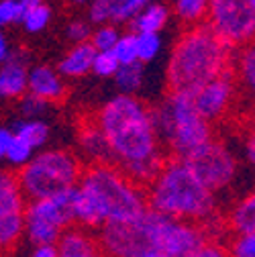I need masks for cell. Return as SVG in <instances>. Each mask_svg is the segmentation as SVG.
<instances>
[{
	"label": "cell",
	"mask_w": 255,
	"mask_h": 257,
	"mask_svg": "<svg viewBox=\"0 0 255 257\" xmlns=\"http://www.w3.org/2000/svg\"><path fill=\"white\" fill-rule=\"evenodd\" d=\"M94 122L106 137L112 166L137 186L147 188L166 164L149 106L137 96L116 94L100 106Z\"/></svg>",
	"instance_id": "6da1fadb"
},
{
	"label": "cell",
	"mask_w": 255,
	"mask_h": 257,
	"mask_svg": "<svg viewBox=\"0 0 255 257\" xmlns=\"http://www.w3.org/2000/svg\"><path fill=\"white\" fill-rule=\"evenodd\" d=\"M147 210L145 190L112 164H92L78 180L74 224L100 229L106 222L131 220Z\"/></svg>",
	"instance_id": "7a4b0ae2"
},
{
	"label": "cell",
	"mask_w": 255,
	"mask_h": 257,
	"mask_svg": "<svg viewBox=\"0 0 255 257\" xmlns=\"http://www.w3.org/2000/svg\"><path fill=\"white\" fill-rule=\"evenodd\" d=\"M147 208L178 220L192 222L204 231L216 220V194L210 192L182 159H166L147 186Z\"/></svg>",
	"instance_id": "3957f363"
},
{
	"label": "cell",
	"mask_w": 255,
	"mask_h": 257,
	"mask_svg": "<svg viewBox=\"0 0 255 257\" xmlns=\"http://www.w3.org/2000/svg\"><path fill=\"white\" fill-rule=\"evenodd\" d=\"M227 70H231V47L222 43L208 25H196L174 45L166 76L170 92L194 94Z\"/></svg>",
	"instance_id": "277c9868"
},
{
	"label": "cell",
	"mask_w": 255,
	"mask_h": 257,
	"mask_svg": "<svg viewBox=\"0 0 255 257\" xmlns=\"http://www.w3.org/2000/svg\"><path fill=\"white\" fill-rule=\"evenodd\" d=\"M151 110V122L159 143H164L174 159H188L212 139V126L206 122L192 100V94L170 92V96Z\"/></svg>",
	"instance_id": "5b68a950"
},
{
	"label": "cell",
	"mask_w": 255,
	"mask_h": 257,
	"mask_svg": "<svg viewBox=\"0 0 255 257\" xmlns=\"http://www.w3.org/2000/svg\"><path fill=\"white\" fill-rule=\"evenodd\" d=\"M82 172L80 157L70 149H41L21 168L17 182L27 202H31L76 188Z\"/></svg>",
	"instance_id": "8992f818"
},
{
	"label": "cell",
	"mask_w": 255,
	"mask_h": 257,
	"mask_svg": "<svg viewBox=\"0 0 255 257\" xmlns=\"http://www.w3.org/2000/svg\"><path fill=\"white\" fill-rule=\"evenodd\" d=\"M74 196L76 188H68L27 202L23 235L31 245H55L63 231L74 227Z\"/></svg>",
	"instance_id": "52a82bcc"
},
{
	"label": "cell",
	"mask_w": 255,
	"mask_h": 257,
	"mask_svg": "<svg viewBox=\"0 0 255 257\" xmlns=\"http://www.w3.org/2000/svg\"><path fill=\"white\" fill-rule=\"evenodd\" d=\"M208 27L231 49L249 45L255 35V0H210Z\"/></svg>",
	"instance_id": "ba28073f"
},
{
	"label": "cell",
	"mask_w": 255,
	"mask_h": 257,
	"mask_svg": "<svg viewBox=\"0 0 255 257\" xmlns=\"http://www.w3.org/2000/svg\"><path fill=\"white\" fill-rule=\"evenodd\" d=\"M184 162L194 172V176L214 194L229 188L235 182L239 172V164L233 151L222 141H216V139H210L208 143H204L198 151H194Z\"/></svg>",
	"instance_id": "9c48e42d"
},
{
	"label": "cell",
	"mask_w": 255,
	"mask_h": 257,
	"mask_svg": "<svg viewBox=\"0 0 255 257\" xmlns=\"http://www.w3.org/2000/svg\"><path fill=\"white\" fill-rule=\"evenodd\" d=\"M96 241L104 257H137L149 247V208L131 220L102 224Z\"/></svg>",
	"instance_id": "30bf717a"
},
{
	"label": "cell",
	"mask_w": 255,
	"mask_h": 257,
	"mask_svg": "<svg viewBox=\"0 0 255 257\" xmlns=\"http://www.w3.org/2000/svg\"><path fill=\"white\" fill-rule=\"evenodd\" d=\"M27 198L23 196L17 176L0 172V255L17 247L23 237Z\"/></svg>",
	"instance_id": "8fae6325"
},
{
	"label": "cell",
	"mask_w": 255,
	"mask_h": 257,
	"mask_svg": "<svg viewBox=\"0 0 255 257\" xmlns=\"http://www.w3.org/2000/svg\"><path fill=\"white\" fill-rule=\"evenodd\" d=\"M235 94H237L235 74H233V70H227L225 74H220L218 78H214L208 84H204L202 88H198L192 94V100H194L198 114L206 122H214L229 112V108L235 100Z\"/></svg>",
	"instance_id": "7c38bea8"
},
{
	"label": "cell",
	"mask_w": 255,
	"mask_h": 257,
	"mask_svg": "<svg viewBox=\"0 0 255 257\" xmlns=\"http://www.w3.org/2000/svg\"><path fill=\"white\" fill-rule=\"evenodd\" d=\"M31 53L25 47L13 49L9 59L0 66V100H19L27 94Z\"/></svg>",
	"instance_id": "4fadbf2b"
},
{
	"label": "cell",
	"mask_w": 255,
	"mask_h": 257,
	"mask_svg": "<svg viewBox=\"0 0 255 257\" xmlns=\"http://www.w3.org/2000/svg\"><path fill=\"white\" fill-rule=\"evenodd\" d=\"M27 94L45 100L47 104L59 102V100H63V96H66V82L57 74L55 68L47 66V63H39V66L29 68Z\"/></svg>",
	"instance_id": "5bb4252c"
},
{
	"label": "cell",
	"mask_w": 255,
	"mask_h": 257,
	"mask_svg": "<svg viewBox=\"0 0 255 257\" xmlns=\"http://www.w3.org/2000/svg\"><path fill=\"white\" fill-rule=\"evenodd\" d=\"M78 145H80L82 155L90 159V164H112V155H110L106 137L102 135L98 124L94 122V118L80 126Z\"/></svg>",
	"instance_id": "9a60e30c"
},
{
	"label": "cell",
	"mask_w": 255,
	"mask_h": 257,
	"mask_svg": "<svg viewBox=\"0 0 255 257\" xmlns=\"http://www.w3.org/2000/svg\"><path fill=\"white\" fill-rule=\"evenodd\" d=\"M94 47L90 43H80L74 45L66 55H63L57 63V74L61 78H70V80H78L90 74L92 70V59H94Z\"/></svg>",
	"instance_id": "2e32d148"
},
{
	"label": "cell",
	"mask_w": 255,
	"mask_h": 257,
	"mask_svg": "<svg viewBox=\"0 0 255 257\" xmlns=\"http://www.w3.org/2000/svg\"><path fill=\"white\" fill-rule=\"evenodd\" d=\"M170 23V9L162 3H149L131 19V33H159Z\"/></svg>",
	"instance_id": "e0dca14e"
},
{
	"label": "cell",
	"mask_w": 255,
	"mask_h": 257,
	"mask_svg": "<svg viewBox=\"0 0 255 257\" xmlns=\"http://www.w3.org/2000/svg\"><path fill=\"white\" fill-rule=\"evenodd\" d=\"M11 131L15 137H19L27 145H31L35 151H41L49 141L51 126L43 118H19L11 126Z\"/></svg>",
	"instance_id": "ac0fdd59"
},
{
	"label": "cell",
	"mask_w": 255,
	"mask_h": 257,
	"mask_svg": "<svg viewBox=\"0 0 255 257\" xmlns=\"http://www.w3.org/2000/svg\"><path fill=\"white\" fill-rule=\"evenodd\" d=\"M229 224L235 231V235H255V196L253 194H247L233 206L229 214Z\"/></svg>",
	"instance_id": "d6986e66"
},
{
	"label": "cell",
	"mask_w": 255,
	"mask_h": 257,
	"mask_svg": "<svg viewBox=\"0 0 255 257\" xmlns=\"http://www.w3.org/2000/svg\"><path fill=\"white\" fill-rule=\"evenodd\" d=\"M114 86L118 90V94H129L135 96L145 80V66L141 61H133V63H124V66H118V70L112 76Z\"/></svg>",
	"instance_id": "ffe728a7"
},
{
	"label": "cell",
	"mask_w": 255,
	"mask_h": 257,
	"mask_svg": "<svg viewBox=\"0 0 255 257\" xmlns=\"http://www.w3.org/2000/svg\"><path fill=\"white\" fill-rule=\"evenodd\" d=\"M153 0H106L108 7V23L112 25H124L131 23V19Z\"/></svg>",
	"instance_id": "44dd1931"
},
{
	"label": "cell",
	"mask_w": 255,
	"mask_h": 257,
	"mask_svg": "<svg viewBox=\"0 0 255 257\" xmlns=\"http://www.w3.org/2000/svg\"><path fill=\"white\" fill-rule=\"evenodd\" d=\"M51 19H53V11H51L49 5L43 3V5H39V7H35V9L23 13L21 25H23V29H25V33L37 35V33H43V31L49 27Z\"/></svg>",
	"instance_id": "7402d4cb"
},
{
	"label": "cell",
	"mask_w": 255,
	"mask_h": 257,
	"mask_svg": "<svg viewBox=\"0 0 255 257\" xmlns=\"http://www.w3.org/2000/svg\"><path fill=\"white\" fill-rule=\"evenodd\" d=\"M210 0H174V13L188 25H198L206 19Z\"/></svg>",
	"instance_id": "603a6c76"
},
{
	"label": "cell",
	"mask_w": 255,
	"mask_h": 257,
	"mask_svg": "<svg viewBox=\"0 0 255 257\" xmlns=\"http://www.w3.org/2000/svg\"><path fill=\"white\" fill-rule=\"evenodd\" d=\"M162 37L159 33H135V47H137V61L143 66L153 61L162 51Z\"/></svg>",
	"instance_id": "cb8c5ba5"
},
{
	"label": "cell",
	"mask_w": 255,
	"mask_h": 257,
	"mask_svg": "<svg viewBox=\"0 0 255 257\" xmlns=\"http://www.w3.org/2000/svg\"><path fill=\"white\" fill-rule=\"evenodd\" d=\"M118 37H120L118 27L112 23H104V25H96L92 29L88 43L94 47V51H110Z\"/></svg>",
	"instance_id": "d4e9b609"
},
{
	"label": "cell",
	"mask_w": 255,
	"mask_h": 257,
	"mask_svg": "<svg viewBox=\"0 0 255 257\" xmlns=\"http://www.w3.org/2000/svg\"><path fill=\"white\" fill-rule=\"evenodd\" d=\"M37 151L31 147V145H27L25 141H21L19 137H15L13 135V141H11V145H9V149H7V155H5V162L9 164V166H13V168H23V166H27L29 164V159L33 157Z\"/></svg>",
	"instance_id": "484cf974"
},
{
	"label": "cell",
	"mask_w": 255,
	"mask_h": 257,
	"mask_svg": "<svg viewBox=\"0 0 255 257\" xmlns=\"http://www.w3.org/2000/svg\"><path fill=\"white\" fill-rule=\"evenodd\" d=\"M237 72H239L241 82L253 92V88H255V49H253V45H247L239 53V57H237Z\"/></svg>",
	"instance_id": "4316f807"
},
{
	"label": "cell",
	"mask_w": 255,
	"mask_h": 257,
	"mask_svg": "<svg viewBox=\"0 0 255 257\" xmlns=\"http://www.w3.org/2000/svg\"><path fill=\"white\" fill-rule=\"evenodd\" d=\"M110 51H112V55L116 57L118 66H124V63H133V61H137L135 33H124V35H120Z\"/></svg>",
	"instance_id": "83f0119b"
},
{
	"label": "cell",
	"mask_w": 255,
	"mask_h": 257,
	"mask_svg": "<svg viewBox=\"0 0 255 257\" xmlns=\"http://www.w3.org/2000/svg\"><path fill=\"white\" fill-rule=\"evenodd\" d=\"M118 70V61L112 55V51H96L92 59V74L98 78H112Z\"/></svg>",
	"instance_id": "f1b7e54d"
},
{
	"label": "cell",
	"mask_w": 255,
	"mask_h": 257,
	"mask_svg": "<svg viewBox=\"0 0 255 257\" xmlns=\"http://www.w3.org/2000/svg\"><path fill=\"white\" fill-rule=\"evenodd\" d=\"M49 104L41 98H35L31 94H23L19 98V110L23 114V118H41L47 112Z\"/></svg>",
	"instance_id": "f546056e"
},
{
	"label": "cell",
	"mask_w": 255,
	"mask_h": 257,
	"mask_svg": "<svg viewBox=\"0 0 255 257\" xmlns=\"http://www.w3.org/2000/svg\"><path fill=\"white\" fill-rule=\"evenodd\" d=\"M227 251L229 257H255V235H235Z\"/></svg>",
	"instance_id": "4dcf8cb0"
},
{
	"label": "cell",
	"mask_w": 255,
	"mask_h": 257,
	"mask_svg": "<svg viewBox=\"0 0 255 257\" xmlns=\"http://www.w3.org/2000/svg\"><path fill=\"white\" fill-rule=\"evenodd\" d=\"M90 35H92V25L88 21H72L68 27H66V37L68 41H72L74 45H80V43H88L90 41Z\"/></svg>",
	"instance_id": "1f68e13d"
},
{
	"label": "cell",
	"mask_w": 255,
	"mask_h": 257,
	"mask_svg": "<svg viewBox=\"0 0 255 257\" xmlns=\"http://www.w3.org/2000/svg\"><path fill=\"white\" fill-rule=\"evenodd\" d=\"M23 11L17 0H0V29L21 23Z\"/></svg>",
	"instance_id": "d6a6232c"
},
{
	"label": "cell",
	"mask_w": 255,
	"mask_h": 257,
	"mask_svg": "<svg viewBox=\"0 0 255 257\" xmlns=\"http://www.w3.org/2000/svg\"><path fill=\"white\" fill-rule=\"evenodd\" d=\"M88 23L90 25H104V23H108L106 0H92L90 9H88Z\"/></svg>",
	"instance_id": "836d02e7"
},
{
	"label": "cell",
	"mask_w": 255,
	"mask_h": 257,
	"mask_svg": "<svg viewBox=\"0 0 255 257\" xmlns=\"http://www.w3.org/2000/svg\"><path fill=\"white\" fill-rule=\"evenodd\" d=\"M198 257H229V251L222 245H218V243H206L200 249Z\"/></svg>",
	"instance_id": "e575fe53"
},
{
	"label": "cell",
	"mask_w": 255,
	"mask_h": 257,
	"mask_svg": "<svg viewBox=\"0 0 255 257\" xmlns=\"http://www.w3.org/2000/svg\"><path fill=\"white\" fill-rule=\"evenodd\" d=\"M11 141H13V131H11V126H0V159H5Z\"/></svg>",
	"instance_id": "d590c367"
},
{
	"label": "cell",
	"mask_w": 255,
	"mask_h": 257,
	"mask_svg": "<svg viewBox=\"0 0 255 257\" xmlns=\"http://www.w3.org/2000/svg\"><path fill=\"white\" fill-rule=\"evenodd\" d=\"M29 257H57V249L55 245H33Z\"/></svg>",
	"instance_id": "8d00e7d4"
},
{
	"label": "cell",
	"mask_w": 255,
	"mask_h": 257,
	"mask_svg": "<svg viewBox=\"0 0 255 257\" xmlns=\"http://www.w3.org/2000/svg\"><path fill=\"white\" fill-rule=\"evenodd\" d=\"M11 51H13V47H11V41H9V37H7V33L3 29H0V66L9 59V55H11Z\"/></svg>",
	"instance_id": "74e56055"
},
{
	"label": "cell",
	"mask_w": 255,
	"mask_h": 257,
	"mask_svg": "<svg viewBox=\"0 0 255 257\" xmlns=\"http://www.w3.org/2000/svg\"><path fill=\"white\" fill-rule=\"evenodd\" d=\"M57 257H104V253L100 251V247H96V249L82 251V253H63V255L57 253Z\"/></svg>",
	"instance_id": "f35d334b"
},
{
	"label": "cell",
	"mask_w": 255,
	"mask_h": 257,
	"mask_svg": "<svg viewBox=\"0 0 255 257\" xmlns=\"http://www.w3.org/2000/svg\"><path fill=\"white\" fill-rule=\"evenodd\" d=\"M137 257H172V255H168L166 251L157 249V247H147V249H143Z\"/></svg>",
	"instance_id": "ab89813d"
},
{
	"label": "cell",
	"mask_w": 255,
	"mask_h": 257,
	"mask_svg": "<svg viewBox=\"0 0 255 257\" xmlns=\"http://www.w3.org/2000/svg\"><path fill=\"white\" fill-rule=\"evenodd\" d=\"M17 3H19L21 11H23V13H27V11H31V9H35V7L43 5L45 0H17Z\"/></svg>",
	"instance_id": "60d3db41"
},
{
	"label": "cell",
	"mask_w": 255,
	"mask_h": 257,
	"mask_svg": "<svg viewBox=\"0 0 255 257\" xmlns=\"http://www.w3.org/2000/svg\"><path fill=\"white\" fill-rule=\"evenodd\" d=\"M247 162L249 164L255 162V141H253V137L247 141Z\"/></svg>",
	"instance_id": "b9f144b4"
},
{
	"label": "cell",
	"mask_w": 255,
	"mask_h": 257,
	"mask_svg": "<svg viewBox=\"0 0 255 257\" xmlns=\"http://www.w3.org/2000/svg\"><path fill=\"white\" fill-rule=\"evenodd\" d=\"M72 5H84V3H88V0H70Z\"/></svg>",
	"instance_id": "7bdbcfd3"
}]
</instances>
